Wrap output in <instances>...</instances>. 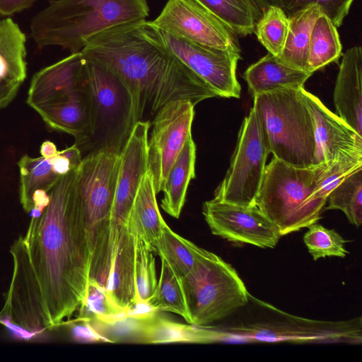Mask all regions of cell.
Wrapping results in <instances>:
<instances>
[{
  "instance_id": "obj_1",
  "label": "cell",
  "mask_w": 362,
  "mask_h": 362,
  "mask_svg": "<svg viewBox=\"0 0 362 362\" xmlns=\"http://www.w3.org/2000/svg\"><path fill=\"white\" fill-rule=\"evenodd\" d=\"M77 169L49 190L48 204L10 249L13 274L0 322L35 337L63 325L86 294L90 252L76 196Z\"/></svg>"
},
{
  "instance_id": "obj_2",
  "label": "cell",
  "mask_w": 362,
  "mask_h": 362,
  "mask_svg": "<svg viewBox=\"0 0 362 362\" xmlns=\"http://www.w3.org/2000/svg\"><path fill=\"white\" fill-rule=\"evenodd\" d=\"M81 52L122 81L131 98L135 124L155 116L170 102L185 99L196 105L217 96L164 45L146 20L103 30L90 37Z\"/></svg>"
},
{
  "instance_id": "obj_3",
  "label": "cell",
  "mask_w": 362,
  "mask_h": 362,
  "mask_svg": "<svg viewBox=\"0 0 362 362\" xmlns=\"http://www.w3.org/2000/svg\"><path fill=\"white\" fill-rule=\"evenodd\" d=\"M148 13L146 0H51L33 16L31 36L40 48L59 46L72 54L103 30L146 20Z\"/></svg>"
},
{
  "instance_id": "obj_4",
  "label": "cell",
  "mask_w": 362,
  "mask_h": 362,
  "mask_svg": "<svg viewBox=\"0 0 362 362\" xmlns=\"http://www.w3.org/2000/svg\"><path fill=\"white\" fill-rule=\"evenodd\" d=\"M119 163L117 152L91 151L82 158L76 177V200L90 252L89 279L105 288L112 266L110 225Z\"/></svg>"
},
{
  "instance_id": "obj_5",
  "label": "cell",
  "mask_w": 362,
  "mask_h": 362,
  "mask_svg": "<svg viewBox=\"0 0 362 362\" xmlns=\"http://www.w3.org/2000/svg\"><path fill=\"white\" fill-rule=\"evenodd\" d=\"M326 164L298 168L273 156L266 165L255 204L282 235L317 223L327 199L316 195Z\"/></svg>"
},
{
  "instance_id": "obj_6",
  "label": "cell",
  "mask_w": 362,
  "mask_h": 362,
  "mask_svg": "<svg viewBox=\"0 0 362 362\" xmlns=\"http://www.w3.org/2000/svg\"><path fill=\"white\" fill-rule=\"evenodd\" d=\"M303 88L284 87L253 97L265 144L276 158L292 166L313 165V119Z\"/></svg>"
},
{
  "instance_id": "obj_7",
  "label": "cell",
  "mask_w": 362,
  "mask_h": 362,
  "mask_svg": "<svg viewBox=\"0 0 362 362\" xmlns=\"http://www.w3.org/2000/svg\"><path fill=\"white\" fill-rule=\"evenodd\" d=\"M180 281L190 324L195 326L223 319L248 301L249 293L235 269L206 250Z\"/></svg>"
},
{
  "instance_id": "obj_8",
  "label": "cell",
  "mask_w": 362,
  "mask_h": 362,
  "mask_svg": "<svg viewBox=\"0 0 362 362\" xmlns=\"http://www.w3.org/2000/svg\"><path fill=\"white\" fill-rule=\"evenodd\" d=\"M86 60L92 110L88 149L90 152L104 149L120 153L135 124L130 95L111 71Z\"/></svg>"
},
{
  "instance_id": "obj_9",
  "label": "cell",
  "mask_w": 362,
  "mask_h": 362,
  "mask_svg": "<svg viewBox=\"0 0 362 362\" xmlns=\"http://www.w3.org/2000/svg\"><path fill=\"white\" fill-rule=\"evenodd\" d=\"M288 321L204 327L206 343L219 341H294L361 343V318L345 322L315 321L288 315Z\"/></svg>"
},
{
  "instance_id": "obj_10",
  "label": "cell",
  "mask_w": 362,
  "mask_h": 362,
  "mask_svg": "<svg viewBox=\"0 0 362 362\" xmlns=\"http://www.w3.org/2000/svg\"><path fill=\"white\" fill-rule=\"evenodd\" d=\"M269 153L252 107L243 121L229 168L214 198L243 206L256 205Z\"/></svg>"
},
{
  "instance_id": "obj_11",
  "label": "cell",
  "mask_w": 362,
  "mask_h": 362,
  "mask_svg": "<svg viewBox=\"0 0 362 362\" xmlns=\"http://www.w3.org/2000/svg\"><path fill=\"white\" fill-rule=\"evenodd\" d=\"M152 26L164 45L217 96L240 98L241 88L236 69L240 52L198 44Z\"/></svg>"
},
{
  "instance_id": "obj_12",
  "label": "cell",
  "mask_w": 362,
  "mask_h": 362,
  "mask_svg": "<svg viewBox=\"0 0 362 362\" xmlns=\"http://www.w3.org/2000/svg\"><path fill=\"white\" fill-rule=\"evenodd\" d=\"M194 106L189 100H176L163 107L153 117L148 156L156 194L163 190L171 166L192 135Z\"/></svg>"
},
{
  "instance_id": "obj_13",
  "label": "cell",
  "mask_w": 362,
  "mask_h": 362,
  "mask_svg": "<svg viewBox=\"0 0 362 362\" xmlns=\"http://www.w3.org/2000/svg\"><path fill=\"white\" fill-rule=\"evenodd\" d=\"M151 24L203 45L240 52L237 35L197 0H168Z\"/></svg>"
},
{
  "instance_id": "obj_14",
  "label": "cell",
  "mask_w": 362,
  "mask_h": 362,
  "mask_svg": "<svg viewBox=\"0 0 362 362\" xmlns=\"http://www.w3.org/2000/svg\"><path fill=\"white\" fill-rule=\"evenodd\" d=\"M202 214L211 233L229 241L273 248L281 236L277 226L256 205L214 198L203 204Z\"/></svg>"
},
{
  "instance_id": "obj_15",
  "label": "cell",
  "mask_w": 362,
  "mask_h": 362,
  "mask_svg": "<svg viewBox=\"0 0 362 362\" xmlns=\"http://www.w3.org/2000/svg\"><path fill=\"white\" fill-rule=\"evenodd\" d=\"M88 87L87 60L80 51L37 71L31 80L27 103L42 118Z\"/></svg>"
},
{
  "instance_id": "obj_16",
  "label": "cell",
  "mask_w": 362,
  "mask_h": 362,
  "mask_svg": "<svg viewBox=\"0 0 362 362\" xmlns=\"http://www.w3.org/2000/svg\"><path fill=\"white\" fill-rule=\"evenodd\" d=\"M302 93L313 119V165L329 163L345 156L362 155V136L327 108L317 97L304 88Z\"/></svg>"
},
{
  "instance_id": "obj_17",
  "label": "cell",
  "mask_w": 362,
  "mask_h": 362,
  "mask_svg": "<svg viewBox=\"0 0 362 362\" xmlns=\"http://www.w3.org/2000/svg\"><path fill=\"white\" fill-rule=\"evenodd\" d=\"M362 49L354 46L343 54L334 90L337 115L362 136Z\"/></svg>"
},
{
  "instance_id": "obj_18",
  "label": "cell",
  "mask_w": 362,
  "mask_h": 362,
  "mask_svg": "<svg viewBox=\"0 0 362 362\" xmlns=\"http://www.w3.org/2000/svg\"><path fill=\"white\" fill-rule=\"evenodd\" d=\"M26 37L11 18L0 20V87L17 93L26 78Z\"/></svg>"
},
{
  "instance_id": "obj_19",
  "label": "cell",
  "mask_w": 362,
  "mask_h": 362,
  "mask_svg": "<svg viewBox=\"0 0 362 362\" xmlns=\"http://www.w3.org/2000/svg\"><path fill=\"white\" fill-rule=\"evenodd\" d=\"M312 73L291 66L279 57L267 53L244 72L249 90L256 95L284 87L304 88Z\"/></svg>"
},
{
  "instance_id": "obj_20",
  "label": "cell",
  "mask_w": 362,
  "mask_h": 362,
  "mask_svg": "<svg viewBox=\"0 0 362 362\" xmlns=\"http://www.w3.org/2000/svg\"><path fill=\"white\" fill-rule=\"evenodd\" d=\"M156 194L153 177L148 171L141 182L128 220L130 232L153 252L166 224L160 213Z\"/></svg>"
},
{
  "instance_id": "obj_21",
  "label": "cell",
  "mask_w": 362,
  "mask_h": 362,
  "mask_svg": "<svg viewBox=\"0 0 362 362\" xmlns=\"http://www.w3.org/2000/svg\"><path fill=\"white\" fill-rule=\"evenodd\" d=\"M195 160L196 146L191 135L171 166L162 190L161 208L175 218L180 216L188 185L195 177Z\"/></svg>"
},
{
  "instance_id": "obj_22",
  "label": "cell",
  "mask_w": 362,
  "mask_h": 362,
  "mask_svg": "<svg viewBox=\"0 0 362 362\" xmlns=\"http://www.w3.org/2000/svg\"><path fill=\"white\" fill-rule=\"evenodd\" d=\"M322 13L317 4H310L288 14V35L282 54L279 57L283 62L308 71V58L311 32L316 20Z\"/></svg>"
},
{
  "instance_id": "obj_23",
  "label": "cell",
  "mask_w": 362,
  "mask_h": 362,
  "mask_svg": "<svg viewBox=\"0 0 362 362\" xmlns=\"http://www.w3.org/2000/svg\"><path fill=\"white\" fill-rule=\"evenodd\" d=\"M156 312L138 319L134 341L141 344L201 343L199 326L172 321Z\"/></svg>"
},
{
  "instance_id": "obj_24",
  "label": "cell",
  "mask_w": 362,
  "mask_h": 362,
  "mask_svg": "<svg viewBox=\"0 0 362 362\" xmlns=\"http://www.w3.org/2000/svg\"><path fill=\"white\" fill-rule=\"evenodd\" d=\"M53 156L33 158L25 155L18 162L20 200L23 209L28 214L33 208L32 197L34 192L37 190L49 192L62 177L54 163Z\"/></svg>"
},
{
  "instance_id": "obj_25",
  "label": "cell",
  "mask_w": 362,
  "mask_h": 362,
  "mask_svg": "<svg viewBox=\"0 0 362 362\" xmlns=\"http://www.w3.org/2000/svg\"><path fill=\"white\" fill-rule=\"evenodd\" d=\"M204 249L182 238L165 225L158 238L155 252L181 279L193 268Z\"/></svg>"
},
{
  "instance_id": "obj_26",
  "label": "cell",
  "mask_w": 362,
  "mask_h": 362,
  "mask_svg": "<svg viewBox=\"0 0 362 362\" xmlns=\"http://www.w3.org/2000/svg\"><path fill=\"white\" fill-rule=\"evenodd\" d=\"M342 45L337 28L325 14L316 20L310 35L308 71L312 74L327 64L337 62L341 55Z\"/></svg>"
},
{
  "instance_id": "obj_27",
  "label": "cell",
  "mask_w": 362,
  "mask_h": 362,
  "mask_svg": "<svg viewBox=\"0 0 362 362\" xmlns=\"http://www.w3.org/2000/svg\"><path fill=\"white\" fill-rule=\"evenodd\" d=\"M237 35L246 36L254 33L261 14L252 0H197Z\"/></svg>"
},
{
  "instance_id": "obj_28",
  "label": "cell",
  "mask_w": 362,
  "mask_h": 362,
  "mask_svg": "<svg viewBox=\"0 0 362 362\" xmlns=\"http://www.w3.org/2000/svg\"><path fill=\"white\" fill-rule=\"evenodd\" d=\"M78 310L77 319L107 325L127 317L129 311L117 305L107 288L93 279H88L86 294Z\"/></svg>"
},
{
  "instance_id": "obj_29",
  "label": "cell",
  "mask_w": 362,
  "mask_h": 362,
  "mask_svg": "<svg viewBox=\"0 0 362 362\" xmlns=\"http://www.w3.org/2000/svg\"><path fill=\"white\" fill-rule=\"evenodd\" d=\"M326 209H339L349 223L359 227L362 222V168L347 176L327 198Z\"/></svg>"
},
{
  "instance_id": "obj_30",
  "label": "cell",
  "mask_w": 362,
  "mask_h": 362,
  "mask_svg": "<svg viewBox=\"0 0 362 362\" xmlns=\"http://www.w3.org/2000/svg\"><path fill=\"white\" fill-rule=\"evenodd\" d=\"M288 28V15L281 6L272 5L256 23L254 32L268 53L279 57L285 46Z\"/></svg>"
},
{
  "instance_id": "obj_31",
  "label": "cell",
  "mask_w": 362,
  "mask_h": 362,
  "mask_svg": "<svg viewBox=\"0 0 362 362\" xmlns=\"http://www.w3.org/2000/svg\"><path fill=\"white\" fill-rule=\"evenodd\" d=\"M147 304L158 311L176 313L190 324L180 281L163 260L156 291Z\"/></svg>"
},
{
  "instance_id": "obj_32",
  "label": "cell",
  "mask_w": 362,
  "mask_h": 362,
  "mask_svg": "<svg viewBox=\"0 0 362 362\" xmlns=\"http://www.w3.org/2000/svg\"><path fill=\"white\" fill-rule=\"evenodd\" d=\"M134 282L135 304L147 303L153 295L158 283L156 263L153 251L139 238H136V245Z\"/></svg>"
},
{
  "instance_id": "obj_33",
  "label": "cell",
  "mask_w": 362,
  "mask_h": 362,
  "mask_svg": "<svg viewBox=\"0 0 362 362\" xmlns=\"http://www.w3.org/2000/svg\"><path fill=\"white\" fill-rule=\"evenodd\" d=\"M304 234L303 241L314 260L325 257H345L349 252L344 247L346 240L334 230L314 223Z\"/></svg>"
},
{
  "instance_id": "obj_34",
  "label": "cell",
  "mask_w": 362,
  "mask_h": 362,
  "mask_svg": "<svg viewBox=\"0 0 362 362\" xmlns=\"http://www.w3.org/2000/svg\"><path fill=\"white\" fill-rule=\"evenodd\" d=\"M361 168L362 155L345 156L326 163L318 182L316 195L327 199L334 187L347 176Z\"/></svg>"
},
{
  "instance_id": "obj_35",
  "label": "cell",
  "mask_w": 362,
  "mask_h": 362,
  "mask_svg": "<svg viewBox=\"0 0 362 362\" xmlns=\"http://www.w3.org/2000/svg\"><path fill=\"white\" fill-rule=\"evenodd\" d=\"M354 0H280L281 6L289 14L310 4H317L325 14L339 28L347 16Z\"/></svg>"
},
{
  "instance_id": "obj_36",
  "label": "cell",
  "mask_w": 362,
  "mask_h": 362,
  "mask_svg": "<svg viewBox=\"0 0 362 362\" xmlns=\"http://www.w3.org/2000/svg\"><path fill=\"white\" fill-rule=\"evenodd\" d=\"M72 338L77 341H107L92 325L89 320L76 319L69 323Z\"/></svg>"
},
{
  "instance_id": "obj_37",
  "label": "cell",
  "mask_w": 362,
  "mask_h": 362,
  "mask_svg": "<svg viewBox=\"0 0 362 362\" xmlns=\"http://www.w3.org/2000/svg\"><path fill=\"white\" fill-rule=\"evenodd\" d=\"M36 0H0V16H10L31 7Z\"/></svg>"
},
{
  "instance_id": "obj_38",
  "label": "cell",
  "mask_w": 362,
  "mask_h": 362,
  "mask_svg": "<svg viewBox=\"0 0 362 362\" xmlns=\"http://www.w3.org/2000/svg\"><path fill=\"white\" fill-rule=\"evenodd\" d=\"M40 152L41 156L49 158L54 156L58 152V150L53 142L50 141H45L42 144Z\"/></svg>"
},
{
  "instance_id": "obj_39",
  "label": "cell",
  "mask_w": 362,
  "mask_h": 362,
  "mask_svg": "<svg viewBox=\"0 0 362 362\" xmlns=\"http://www.w3.org/2000/svg\"><path fill=\"white\" fill-rule=\"evenodd\" d=\"M255 7L262 16L263 13L272 5L281 6L280 0H252Z\"/></svg>"
},
{
  "instance_id": "obj_40",
  "label": "cell",
  "mask_w": 362,
  "mask_h": 362,
  "mask_svg": "<svg viewBox=\"0 0 362 362\" xmlns=\"http://www.w3.org/2000/svg\"><path fill=\"white\" fill-rule=\"evenodd\" d=\"M16 93L0 87V109L7 106L15 98Z\"/></svg>"
}]
</instances>
